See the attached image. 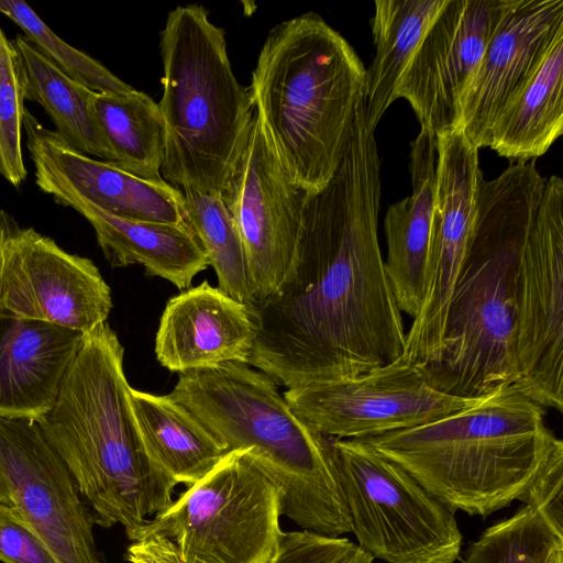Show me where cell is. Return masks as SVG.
<instances>
[{"instance_id": "obj_1", "label": "cell", "mask_w": 563, "mask_h": 563, "mask_svg": "<svg viewBox=\"0 0 563 563\" xmlns=\"http://www.w3.org/2000/svg\"><path fill=\"white\" fill-rule=\"evenodd\" d=\"M380 161L365 100L342 162L308 194L290 269L251 306L250 365L287 389L354 376L402 355L405 328L378 242Z\"/></svg>"}, {"instance_id": "obj_2", "label": "cell", "mask_w": 563, "mask_h": 563, "mask_svg": "<svg viewBox=\"0 0 563 563\" xmlns=\"http://www.w3.org/2000/svg\"><path fill=\"white\" fill-rule=\"evenodd\" d=\"M536 159L482 179L472 239L448 309L440 357L424 367L431 385L484 398L517 380L516 334L523 246L542 198Z\"/></svg>"}, {"instance_id": "obj_3", "label": "cell", "mask_w": 563, "mask_h": 563, "mask_svg": "<svg viewBox=\"0 0 563 563\" xmlns=\"http://www.w3.org/2000/svg\"><path fill=\"white\" fill-rule=\"evenodd\" d=\"M124 349L108 322L85 338L54 407L37 420L73 475L95 523L121 525L131 541L173 504L177 483L142 440L123 371Z\"/></svg>"}, {"instance_id": "obj_4", "label": "cell", "mask_w": 563, "mask_h": 563, "mask_svg": "<svg viewBox=\"0 0 563 563\" xmlns=\"http://www.w3.org/2000/svg\"><path fill=\"white\" fill-rule=\"evenodd\" d=\"M168 397L227 452L247 451L277 488L282 516L328 537L352 532L329 438L294 412L269 376L249 364L223 363L180 373Z\"/></svg>"}, {"instance_id": "obj_5", "label": "cell", "mask_w": 563, "mask_h": 563, "mask_svg": "<svg viewBox=\"0 0 563 563\" xmlns=\"http://www.w3.org/2000/svg\"><path fill=\"white\" fill-rule=\"evenodd\" d=\"M366 69L349 42L307 12L275 25L247 88L291 180L306 194L338 170L364 95Z\"/></svg>"}, {"instance_id": "obj_6", "label": "cell", "mask_w": 563, "mask_h": 563, "mask_svg": "<svg viewBox=\"0 0 563 563\" xmlns=\"http://www.w3.org/2000/svg\"><path fill=\"white\" fill-rule=\"evenodd\" d=\"M560 439L515 386L435 421L364 439L454 512L487 517L522 501Z\"/></svg>"}, {"instance_id": "obj_7", "label": "cell", "mask_w": 563, "mask_h": 563, "mask_svg": "<svg viewBox=\"0 0 563 563\" xmlns=\"http://www.w3.org/2000/svg\"><path fill=\"white\" fill-rule=\"evenodd\" d=\"M164 123L162 178L179 190L222 195L246 146L254 118L236 79L224 31L198 3L178 5L161 32Z\"/></svg>"}, {"instance_id": "obj_8", "label": "cell", "mask_w": 563, "mask_h": 563, "mask_svg": "<svg viewBox=\"0 0 563 563\" xmlns=\"http://www.w3.org/2000/svg\"><path fill=\"white\" fill-rule=\"evenodd\" d=\"M358 547L387 563H454V511L364 440L329 438Z\"/></svg>"}, {"instance_id": "obj_9", "label": "cell", "mask_w": 563, "mask_h": 563, "mask_svg": "<svg viewBox=\"0 0 563 563\" xmlns=\"http://www.w3.org/2000/svg\"><path fill=\"white\" fill-rule=\"evenodd\" d=\"M280 516L277 488L246 450H233L131 541L165 536L183 563H267L283 532Z\"/></svg>"}, {"instance_id": "obj_10", "label": "cell", "mask_w": 563, "mask_h": 563, "mask_svg": "<svg viewBox=\"0 0 563 563\" xmlns=\"http://www.w3.org/2000/svg\"><path fill=\"white\" fill-rule=\"evenodd\" d=\"M283 395L318 433L357 440L422 426L488 397L441 393L431 385L423 366L402 356L354 376L288 388Z\"/></svg>"}, {"instance_id": "obj_11", "label": "cell", "mask_w": 563, "mask_h": 563, "mask_svg": "<svg viewBox=\"0 0 563 563\" xmlns=\"http://www.w3.org/2000/svg\"><path fill=\"white\" fill-rule=\"evenodd\" d=\"M514 385L563 410V180L547 178L521 254Z\"/></svg>"}, {"instance_id": "obj_12", "label": "cell", "mask_w": 563, "mask_h": 563, "mask_svg": "<svg viewBox=\"0 0 563 563\" xmlns=\"http://www.w3.org/2000/svg\"><path fill=\"white\" fill-rule=\"evenodd\" d=\"M435 152L423 298L405 335V352L421 361L442 352L448 309L472 239L483 179L478 148L461 130L438 134Z\"/></svg>"}, {"instance_id": "obj_13", "label": "cell", "mask_w": 563, "mask_h": 563, "mask_svg": "<svg viewBox=\"0 0 563 563\" xmlns=\"http://www.w3.org/2000/svg\"><path fill=\"white\" fill-rule=\"evenodd\" d=\"M307 195L285 170L254 112L246 146L222 192L244 247L253 303L275 292L290 269Z\"/></svg>"}, {"instance_id": "obj_14", "label": "cell", "mask_w": 563, "mask_h": 563, "mask_svg": "<svg viewBox=\"0 0 563 563\" xmlns=\"http://www.w3.org/2000/svg\"><path fill=\"white\" fill-rule=\"evenodd\" d=\"M0 473L13 506L57 563H103L93 515L37 421L0 417Z\"/></svg>"}, {"instance_id": "obj_15", "label": "cell", "mask_w": 563, "mask_h": 563, "mask_svg": "<svg viewBox=\"0 0 563 563\" xmlns=\"http://www.w3.org/2000/svg\"><path fill=\"white\" fill-rule=\"evenodd\" d=\"M111 290L98 267L32 228L8 222L2 249L0 313L88 334L106 322Z\"/></svg>"}, {"instance_id": "obj_16", "label": "cell", "mask_w": 563, "mask_h": 563, "mask_svg": "<svg viewBox=\"0 0 563 563\" xmlns=\"http://www.w3.org/2000/svg\"><path fill=\"white\" fill-rule=\"evenodd\" d=\"M514 0H446L408 63L396 99L434 136L457 128V101Z\"/></svg>"}, {"instance_id": "obj_17", "label": "cell", "mask_w": 563, "mask_h": 563, "mask_svg": "<svg viewBox=\"0 0 563 563\" xmlns=\"http://www.w3.org/2000/svg\"><path fill=\"white\" fill-rule=\"evenodd\" d=\"M23 129L36 185L44 192L51 189L73 192L123 218L186 223L183 192L164 179H143L76 151L56 131L43 126L27 109L23 112Z\"/></svg>"}, {"instance_id": "obj_18", "label": "cell", "mask_w": 563, "mask_h": 563, "mask_svg": "<svg viewBox=\"0 0 563 563\" xmlns=\"http://www.w3.org/2000/svg\"><path fill=\"white\" fill-rule=\"evenodd\" d=\"M563 29V0H514L457 101V128L476 148L489 145L493 122Z\"/></svg>"}, {"instance_id": "obj_19", "label": "cell", "mask_w": 563, "mask_h": 563, "mask_svg": "<svg viewBox=\"0 0 563 563\" xmlns=\"http://www.w3.org/2000/svg\"><path fill=\"white\" fill-rule=\"evenodd\" d=\"M256 336L251 307L205 279L167 301L155 355L178 374L229 362L250 365Z\"/></svg>"}, {"instance_id": "obj_20", "label": "cell", "mask_w": 563, "mask_h": 563, "mask_svg": "<svg viewBox=\"0 0 563 563\" xmlns=\"http://www.w3.org/2000/svg\"><path fill=\"white\" fill-rule=\"evenodd\" d=\"M86 335L0 313V417L37 421L45 416Z\"/></svg>"}, {"instance_id": "obj_21", "label": "cell", "mask_w": 563, "mask_h": 563, "mask_svg": "<svg viewBox=\"0 0 563 563\" xmlns=\"http://www.w3.org/2000/svg\"><path fill=\"white\" fill-rule=\"evenodd\" d=\"M57 203L71 207L91 224L98 245L112 267L142 265L148 277H161L178 289L192 286L209 266L201 244L187 223H161L109 213L79 196L51 189Z\"/></svg>"}, {"instance_id": "obj_22", "label": "cell", "mask_w": 563, "mask_h": 563, "mask_svg": "<svg viewBox=\"0 0 563 563\" xmlns=\"http://www.w3.org/2000/svg\"><path fill=\"white\" fill-rule=\"evenodd\" d=\"M435 159V136L420 128L411 142V194L391 205L384 220L388 247L386 274L399 310L412 319L418 314L423 298Z\"/></svg>"}, {"instance_id": "obj_23", "label": "cell", "mask_w": 563, "mask_h": 563, "mask_svg": "<svg viewBox=\"0 0 563 563\" xmlns=\"http://www.w3.org/2000/svg\"><path fill=\"white\" fill-rule=\"evenodd\" d=\"M563 132V29L497 113L489 145L498 155L528 162L543 155Z\"/></svg>"}, {"instance_id": "obj_24", "label": "cell", "mask_w": 563, "mask_h": 563, "mask_svg": "<svg viewBox=\"0 0 563 563\" xmlns=\"http://www.w3.org/2000/svg\"><path fill=\"white\" fill-rule=\"evenodd\" d=\"M130 401L148 454L177 484L197 483L228 453L168 395L158 396L131 387Z\"/></svg>"}, {"instance_id": "obj_25", "label": "cell", "mask_w": 563, "mask_h": 563, "mask_svg": "<svg viewBox=\"0 0 563 563\" xmlns=\"http://www.w3.org/2000/svg\"><path fill=\"white\" fill-rule=\"evenodd\" d=\"M446 0H376L372 20L375 45L365 73L364 100L368 125L378 122L396 100L404 71L427 29Z\"/></svg>"}, {"instance_id": "obj_26", "label": "cell", "mask_w": 563, "mask_h": 563, "mask_svg": "<svg viewBox=\"0 0 563 563\" xmlns=\"http://www.w3.org/2000/svg\"><path fill=\"white\" fill-rule=\"evenodd\" d=\"M13 44L26 70L25 99L44 108L56 133L76 151L111 162V152L93 112L97 92L66 75L25 35L18 34Z\"/></svg>"}, {"instance_id": "obj_27", "label": "cell", "mask_w": 563, "mask_h": 563, "mask_svg": "<svg viewBox=\"0 0 563 563\" xmlns=\"http://www.w3.org/2000/svg\"><path fill=\"white\" fill-rule=\"evenodd\" d=\"M93 112L111 152V164L150 180L163 179L164 123L148 95L133 89L124 93H96Z\"/></svg>"}, {"instance_id": "obj_28", "label": "cell", "mask_w": 563, "mask_h": 563, "mask_svg": "<svg viewBox=\"0 0 563 563\" xmlns=\"http://www.w3.org/2000/svg\"><path fill=\"white\" fill-rule=\"evenodd\" d=\"M185 221L201 244L218 277V287L235 300L253 305L244 247L222 195L183 190Z\"/></svg>"}, {"instance_id": "obj_29", "label": "cell", "mask_w": 563, "mask_h": 563, "mask_svg": "<svg viewBox=\"0 0 563 563\" xmlns=\"http://www.w3.org/2000/svg\"><path fill=\"white\" fill-rule=\"evenodd\" d=\"M563 551V528L530 504L488 527L466 551L463 563H550Z\"/></svg>"}, {"instance_id": "obj_30", "label": "cell", "mask_w": 563, "mask_h": 563, "mask_svg": "<svg viewBox=\"0 0 563 563\" xmlns=\"http://www.w3.org/2000/svg\"><path fill=\"white\" fill-rule=\"evenodd\" d=\"M0 12L16 23L25 37L59 69L90 90L124 93L134 89L101 63L63 41L25 2L0 0Z\"/></svg>"}, {"instance_id": "obj_31", "label": "cell", "mask_w": 563, "mask_h": 563, "mask_svg": "<svg viewBox=\"0 0 563 563\" xmlns=\"http://www.w3.org/2000/svg\"><path fill=\"white\" fill-rule=\"evenodd\" d=\"M26 70L0 26V176L18 187L27 176L22 154Z\"/></svg>"}, {"instance_id": "obj_32", "label": "cell", "mask_w": 563, "mask_h": 563, "mask_svg": "<svg viewBox=\"0 0 563 563\" xmlns=\"http://www.w3.org/2000/svg\"><path fill=\"white\" fill-rule=\"evenodd\" d=\"M356 545L343 537H328L308 530L283 531L267 563H338Z\"/></svg>"}, {"instance_id": "obj_33", "label": "cell", "mask_w": 563, "mask_h": 563, "mask_svg": "<svg viewBox=\"0 0 563 563\" xmlns=\"http://www.w3.org/2000/svg\"><path fill=\"white\" fill-rule=\"evenodd\" d=\"M0 561L3 563H57L52 552L16 509L0 517Z\"/></svg>"}, {"instance_id": "obj_34", "label": "cell", "mask_w": 563, "mask_h": 563, "mask_svg": "<svg viewBox=\"0 0 563 563\" xmlns=\"http://www.w3.org/2000/svg\"><path fill=\"white\" fill-rule=\"evenodd\" d=\"M563 528V442L552 448L540 474L522 500Z\"/></svg>"}, {"instance_id": "obj_35", "label": "cell", "mask_w": 563, "mask_h": 563, "mask_svg": "<svg viewBox=\"0 0 563 563\" xmlns=\"http://www.w3.org/2000/svg\"><path fill=\"white\" fill-rule=\"evenodd\" d=\"M126 560L130 563H183L174 541L157 533L131 541Z\"/></svg>"}, {"instance_id": "obj_36", "label": "cell", "mask_w": 563, "mask_h": 563, "mask_svg": "<svg viewBox=\"0 0 563 563\" xmlns=\"http://www.w3.org/2000/svg\"><path fill=\"white\" fill-rule=\"evenodd\" d=\"M14 509L15 507L13 506L9 489L0 473V517L9 514Z\"/></svg>"}, {"instance_id": "obj_37", "label": "cell", "mask_w": 563, "mask_h": 563, "mask_svg": "<svg viewBox=\"0 0 563 563\" xmlns=\"http://www.w3.org/2000/svg\"><path fill=\"white\" fill-rule=\"evenodd\" d=\"M373 556L362 550L358 545L338 563H373Z\"/></svg>"}, {"instance_id": "obj_38", "label": "cell", "mask_w": 563, "mask_h": 563, "mask_svg": "<svg viewBox=\"0 0 563 563\" xmlns=\"http://www.w3.org/2000/svg\"><path fill=\"white\" fill-rule=\"evenodd\" d=\"M7 224L8 221L0 219V275H1V268H2V249H3V242L5 239L7 233Z\"/></svg>"}, {"instance_id": "obj_39", "label": "cell", "mask_w": 563, "mask_h": 563, "mask_svg": "<svg viewBox=\"0 0 563 563\" xmlns=\"http://www.w3.org/2000/svg\"><path fill=\"white\" fill-rule=\"evenodd\" d=\"M550 563H563V551L559 552Z\"/></svg>"}]
</instances>
